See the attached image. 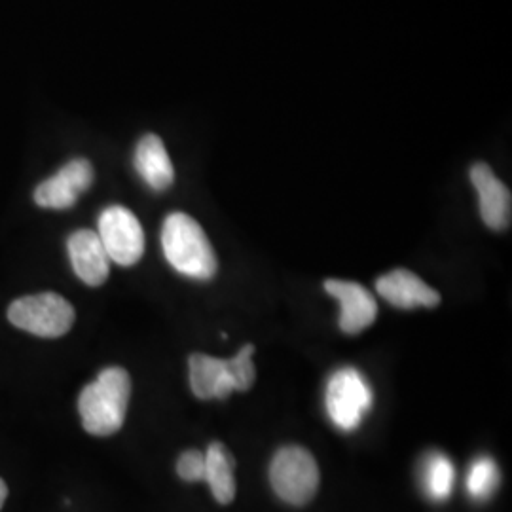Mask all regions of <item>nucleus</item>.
<instances>
[{
	"label": "nucleus",
	"mask_w": 512,
	"mask_h": 512,
	"mask_svg": "<svg viewBox=\"0 0 512 512\" xmlns=\"http://www.w3.org/2000/svg\"><path fill=\"white\" fill-rule=\"evenodd\" d=\"M131 378L128 370L109 366L101 370L97 380L86 385L78 397V412L84 429L95 437L118 433L126 421Z\"/></svg>",
	"instance_id": "1"
},
{
	"label": "nucleus",
	"mask_w": 512,
	"mask_h": 512,
	"mask_svg": "<svg viewBox=\"0 0 512 512\" xmlns=\"http://www.w3.org/2000/svg\"><path fill=\"white\" fill-rule=\"evenodd\" d=\"M165 260L184 277L209 281L219 270L215 249L202 226L186 213H171L162 228Z\"/></svg>",
	"instance_id": "2"
},
{
	"label": "nucleus",
	"mask_w": 512,
	"mask_h": 512,
	"mask_svg": "<svg viewBox=\"0 0 512 512\" xmlns=\"http://www.w3.org/2000/svg\"><path fill=\"white\" fill-rule=\"evenodd\" d=\"M255 346L247 344L232 359L194 353L188 359L190 387L200 401L226 399L232 391H249L256 380Z\"/></svg>",
	"instance_id": "3"
},
{
	"label": "nucleus",
	"mask_w": 512,
	"mask_h": 512,
	"mask_svg": "<svg viewBox=\"0 0 512 512\" xmlns=\"http://www.w3.org/2000/svg\"><path fill=\"white\" fill-rule=\"evenodd\" d=\"M73 304L57 293L23 296L8 308V321L40 338L65 336L74 325Z\"/></svg>",
	"instance_id": "4"
},
{
	"label": "nucleus",
	"mask_w": 512,
	"mask_h": 512,
	"mask_svg": "<svg viewBox=\"0 0 512 512\" xmlns=\"http://www.w3.org/2000/svg\"><path fill=\"white\" fill-rule=\"evenodd\" d=\"M270 482L279 499L302 507L310 503L319 490L317 461L302 446H285L272 459Z\"/></svg>",
	"instance_id": "5"
},
{
	"label": "nucleus",
	"mask_w": 512,
	"mask_h": 512,
	"mask_svg": "<svg viewBox=\"0 0 512 512\" xmlns=\"http://www.w3.org/2000/svg\"><path fill=\"white\" fill-rule=\"evenodd\" d=\"M325 406L330 421L340 431H355L372 408V389L365 376L351 368H340L329 378Z\"/></svg>",
	"instance_id": "6"
},
{
	"label": "nucleus",
	"mask_w": 512,
	"mask_h": 512,
	"mask_svg": "<svg viewBox=\"0 0 512 512\" xmlns=\"http://www.w3.org/2000/svg\"><path fill=\"white\" fill-rule=\"evenodd\" d=\"M97 236L110 260L120 266H133L145 255L143 226L128 207H107L97 222Z\"/></svg>",
	"instance_id": "7"
},
{
	"label": "nucleus",
	"mask_w": 512,
	"mask_h": 512,
	"mask_svg": "<svg viewBox=\"0 0 512 512\" xmlns=\"http://www.w3.org/2000/svg\"><path fill=\"white\" fill-rule=\"evenodd\" d=\"M93 184V167L88 160L76 158L63 165L54 177L40 183L35 190V202L44 209H71L78 196Z\"/></svg>",
	"instance_id": "8"
},
{
	"label": "nucleus",
	"mask_w": 512,
	"mask_h": 512,
	"mask_svg": "<svg viewBox=\"0 0 512 512\" xmlns=\"http://www.w3.org/2000/svg\"><path fill=\"white\" fill-rule=\"evenodd\" d=\"M325 291L340 304V329L346 334H359L368 329L378 317V304L363 285L355 281L327 279Z\"/></svg>",
	"instance_id": "9"
},
{
	"label": "nucleus",
	"mask_w": 512,
	"mask_h": 512,
	"mask_svg": "<svg viewBox=\"0 0 512 512\" xmlns=\"http://www.w3.org/2000/svg\"><path fill=\"white\" fill-rule=\"evenodd\" d=\"M471 183L478 192V207L484 224L492 230H507L511 226V190L495 177L492 167L475 164L471 167Z\"/></svg>",
	"instance_id": "10"
},
{
	"label": "nucleus",
	"mask_w": 512,
	"mask_h": 512,
	"mask_svg": "<svg viewBox=\"0 0 512 512\" xmlns=\"http://www.w3.org/2000/svg\"><path fill=\"white\" fill-rule=\"evenodd\" d=\"M376 291L395 308H437L440 304L439 291L429 287L420 275L408 270H393L376 281Z\"/></svg>",
	"instance_id": "11"
},
{
	"label": "nucleus",
	"mask_w": 512,
	"mask_h": 512,
	"mask_svg": "<svg viewBox=\"0 0 512 512\" xmlns=\"http://www.w3.org/2000/svg\"><path fill=\"white\" fill-rule=\"evenodd\" d=\"M74 274L90 287H101L110 272V258L93 230H76L67 241Z\"/></svg>",
	"instance_id": "12"
},
{
	"label": "nucleus",
	"mask_w": 512,
	"mask_h": 512,
	"mask_svg": "<svg viewBox=\"0 0 512 512\" xmlns=\"http://www.w3.org/2000/svg\"><path fill=\"white\" fill-rule=\"evenodd\" d=\"M135 169L156 192H164L175 181V169L164 141L154 133L145 135L135 148Z\"/></svg>",
	"instance_id": "13"
},
{
	"label": "nucleus",
	"mask_w": 512,
	"mask_h": 512,
	"mask_svg": "<svg viewBox=\"0 0 512 512\" xmlns=\"http://www.w3.org/2000/svg\"><path fill=\"white\" fill-rule=\"evenodd\" d=\"M236 461L230 450L222 442H211L205 452V482L211 488V494L220 505H228L236 497Z\"/></svg>",
	"instance_id": "14"
},
{
	"label": "nucleus",
	"mask_w": 512,
	"mask_h": 512,
	"mask_svg": "<svg viewBox=\"0 0 512 512\" xmlns=\"http://www.w3.org/2000/svg\"><path fill=\"white\" fill-rule=\"evenodd\" d=\"M420 482L427 499L442 503L450 499L456 486V467L442 452H429L421 459Z\"/></svg>",
	"instance_id": "15"
},
{
	"label": "nucleus",
	"mask_w": 512,
	"mask_h": 512,
	"mask_svg": "<svg viewBox=\"0 0 512 512\" xmlns=\"http://www.w3.org/2000/svg\"><path fill=\"white\" fill-rule=\"evenodd\" d=\"M501 484V473L494 459L490 456L476 458L467 471V492L478 501L484 503L494 497Z\"/></svg>",
	"instance_id": "16"
},
{
	"label": "nucleus",
	"mask_w": 512,
	"mask_h": 512,
	"mask_svg": "<svg viewBox=\"0 0 512 512\" xmlns=\"http://www.w3.org/2000/svg\"><path fill=\"white\" fill-rule=\"evenodd\" d=\"M177 473L186 482H200L205 478V454L200 450H188L177 461Z\"/></svg>",
	"instance_id": "17"
},
{
	"label": "nucleus",
	"mask_w": 512,
	"mask_h": 512,
	"mask_svg": "<svg viewBox=\"0 0 512 512\" xmlns=\"http://www.w3.org/2000/svg\"><path fill=\"white\" fill-rule=\"evenodd\" d=\"M6 497H8V486H6V482L0 478V509H2L4 503H6Z\"/></svg>",
	"instance_id": "18"
}]
</instances>
